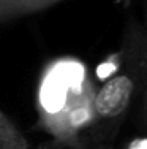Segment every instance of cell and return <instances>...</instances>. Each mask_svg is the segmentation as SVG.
Masks as SVG:
<instances>
[{
  "instance_id": "6da1fadb",
  "label": "cell",
  "mask_w": 147,
  "mask_h": 149,
  "mask_svg": "<svg viewBox=\"0 0 147 149\" xmlns=\"http://www.w3.org/2000/svg\"><path fill=\"white\" fill-rule=\"evenodd\" d=\"M147 72V2L142 15L128 13L119 63L92 98V146H112L141 91Z\"/></svg>"
},
{
  "instance_id": "7a4b0ae2",
  "label": "cell",
  "mask_w": 147,
  "mask_h": 149,
  "mask_svg": "<svg viewBox=\"0 0 147 149\" xmlns=\"http://www.w3.org/2000/svg\"><path fill=\"white\" fill-rule=\"evenodd\" d=\"M63 0H0V24L48 10Z\"/></svg>"
},
{
  "instance_id": "3957f363",
  "label": "cell",
  "mask_w": 147,
  "mask_h": 149,
  "mask_svg": "<svg viewBox=\"0 0 147 149\" xmlns=\"http://www.w3.org/2000/svg\"><path fill=\"white\" fill-rule=\"evenodd\" d=\"M128 118H131L133 120L136 135H147V72L144 81H142L141 91L131 106Z\"/></svg>"
},
{
  "instance_id": "277c9868",
  "label": "cell",
  "mask_w": 147,
  "mask_h": 149,
  "mask_svg": "<svg viewBox=\"0 0 147 149\" xmlns=\"http://www.w3.org/2000/svg\"><path fill=\"white\" fill-rule=\"evenodd\" d=\"M0 141L21 144V146H29L27 138L19 132V129L14 125V122L2 109H0Z\"/></svg>"
},
{
  "instance_id": "5b68a950",
  "label": "cell",
  "mask_w": 147,
  "mask_h": 149,
  "mask_svg": "<svg viewBox=\"0 0 147 149\" xmlns=\"http://www.w3.org/2000/svg\"><path fill=\"white\" fill-rule=\"evenodd\" d=\"M120 149H147V135H133Z\"/></svg>"
},
{
  "instance_id": "8992f818",
  "label": "cell",
  "mask_w": 147,
  "mask_h": 149,
  "mask_svg": "<svg viewBox=\"0 0 147 149\" xmlns=\"http://www.w3.org/2000/svg\"><path fill=\"white\" fill-rule=\"evenodd\" d=\"M0 149H29V146H21V144L6 143V141H0Z\"/></svg>"
},
{
  "instance_id": "52a82bcc",
  "label": "cell",
  "mask_w": 147,
  "mask_h": 149,
  "mask_svg": "<svg viewBox=\"0 0 147 149\" xmlns=\"http://www.w3.org/2000/svg\"><path fill=\"white\" fill-rule=\"evenodd\" d=\"M89 149H112V146H108V144H93V146H89Z\"/></svg>"
},
{
  "instance_id": "ba28073f",
  "label": "cell",
  "mask_w": 147,
  "mask_h": 149,
  "mask_svg": "<svg viewBox=\"0 0 147 149\" xmlns=\"http://www.w3.org/2000/svg\"><path fill=\"white\" fill-rule=\"evenodd\" d=\"M141 2H142V3H144V2H147V0H141Z\"/></svg>"
}]
</instances>
